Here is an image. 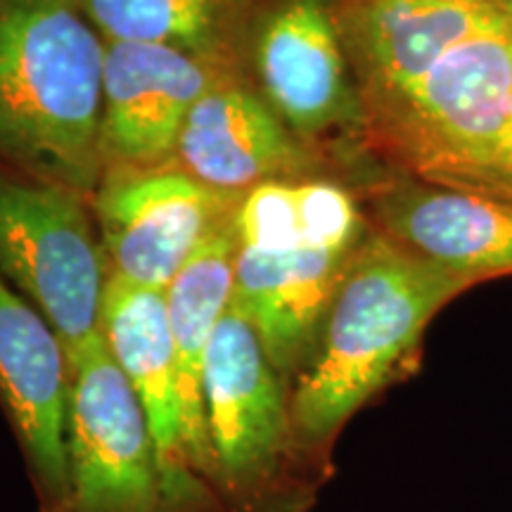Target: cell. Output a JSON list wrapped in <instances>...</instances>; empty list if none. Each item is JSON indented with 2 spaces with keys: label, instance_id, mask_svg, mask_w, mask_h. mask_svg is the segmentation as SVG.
Segmentation results:
<instances>
[{
  "label": "cell",
  "instance_id": "obj_15",
  "mask_svg": "<svg viewBox=\"0 0 512 512\" xmlns=\"http://www.w3.org/2000/svg\"><path fill=\"white\" fill-rule=\"evenodd\" d=\"M185 174L233 195L302 166L285 121L240 86H211L192 105L176 143Z\"/></svg>",
  "mask_w": 512,
  "mask_h": 512
},
{
  "label": "cell",
  "instance_id": "obj_4",
  "mask_svg": "<svg viewBox=\"0 0 512 512\" xmlns=\"http://www.w3.org/2000/svg\"><path fill=\"white\" fill-rule=\"evenodd\" d=\"M377 143L415 178L512 202V31L486 29L366 112Z\"/></svg>",
  "mask_w": 512,
  "mask_h": 512
},
{
  "label": "cell",
  "instance_id": "obj_11",
  "mask_svg": "<svg viewBox=\"0 0 512 512\" xmlns=\"http://www.w3.org/2000/svg\"><path fill=\"white\" fill-rule=\"evenodd\" d=\"M335 19L366 112L413 88L467 38L505 24L491 0H347Z\"/></svg>",
  "mask_w": 512,
  "mask_h": 512
},
{
  "label": "cell",
  "instance_id": "obj_8",
  "mask_svg": "<svg viewBox=\"0 0 512 512\" xmlns=\"http://www.w3.org/2000/svg\"><path fill=\"white\" fill-rule=\"evenodd\" d=\"M100 335L150 422L166 512H223L219 494L192 460L166 294L110 275Z\"/></svg>",
  "mask_w": 512,
  "mask_h": 512
},
{
  "label": "cell",
  "instance_id": "obj_12",
  "mask_svg": "<svg viewBox=\"0 0 512 512\" xmlns=\"http://www.w3.org/2000/svg\"><path fill=\"white\" fill-rule=\"evenodd\" d=\"M209 88V72L195 53L105 41V157L143 166L174 152L192 105Z\"/></svg>",
  "mask_w": 512,
  "mask_h": 512
},
{
  "label": "cell",
  "instance_id": "obj_13",
  "mask_svg": "<svg viewBox=\"0 0 512 512\" xmlns=\"http://www.w3.org/2000/svg\"><path fill=\"white\" fill-rule=\"evenodd\" d=\"M382 235L465 280L512 273V202L415 178L375 197Z\"/></svg>",
  "mask_w": 512,
  "mask_h": 512
},
{
  "label": "cell",
  "instance_id": "obj_6",
  "mask_svg": "<svg viewBox=\"0 0 512 512\" xmlns=\"http://www.w3.org/2000/svg\"><path fill=\"white\" fill-rule=\"evenodd\" d=\"M0 275L53 325L69 363L100 337L110 275L79 192L0 171Z\"/></svg>",
  "mask_w": 512,
  "mask_h": 512
},
{
  "label": "cell",
  "instance_id": "obj_1",
  "mask_svg": "<svg viewBox=\"0 0 512 512\" xmlns=\"http://www.w3.org/2000/svg\"><path fill=\"white\" fill-rule=\"evenodd\" d=\"M472 280L389 240H363L290 392L294 439L316 458L418 347L430 320Z\"/></svg>",
  "mask_w": 512,
  "mask_h": 512
},
{
  "label": "cell",
  "instance_id": "obj_7",
  "mask_svg": "<svg viewBox=\"0 0 512 512\" xmlns=\"http://www.w3.org/2000/svg\"><path fill=\"white\" fill-rule=\"evenodd\" d=\"M67 512H166L150 422L105 339L72 361Z\"/></svg>",
  "mask_w": 512,
  "mask_h": 512
},
{
  "label": "cell",
  "instance_id": "obj_10",
  "mask_svg": "<svg viewBox=\"0 0 512 512\" xmlns=\"http://www.w3.org/2000/svg\"><path fill=\"white\" fill-rule=\"evenodd\" d=\"M228 197L183 171H138L105 181L95 214L110 254V275L166 292L223 223Z\"/></svg>",
  "mask_w": 512,
  "mask_h": 512
},
{
  "label": "cell",
  "instance_id": "obj_5",
  "mask_svg": "<svg viewBox=\"0 0 512 512\" xmlns=\"http://www.w3.org/2000/svg\"><path fill=\"white\" fill-rule=\"evenodd\" d=\"M204 420L223 512H299L302 453L290 394L254 325L230 302L202 370Z\"/></svg>",
  "mask_w": 512,
  "mask_h": 512
},
{
  "label": "cell",
  "instance_id": "obj_16",
  "mask_svg": "<svg viewBox=\"0 0 512 512\" xmlns=\"http://www.w3.org/2000/svg\"><path fill=\"white\" fill-rule=\"evenodd\" d=\"M235 252H238V235H235V219H230V223H221L204 240V245L190 256L188 264L178 271L164 292L178 375H181L192 460L211 486H214V470H211L207 420H204L202 370L211 335L233 302Z\"/></svg>",
  "mask_w": 512,
  "mask_h": 512
},
{
  "label": "cell",
  "instance_id": "obj_14",
  "mask_svg": "<svg viewBox=\"0 0 512 512\" xmlns=\"http://www.w3.org/2000/svg\"><path fill=\"white\" fill-rule=\"evenodd\" d=\"M259 74L268 100L292 131H328L351 112L347 53L323 0H287L261 31Z\"/></svg>",
  "mask_w": 512,
  "mask_h": 512
},
{
  "label": "cell",
  "instance_id": "obj_2",
  "mask_svg": "<svg viewBox=\"0 0 512 512\" xmlns=\"http://www.w3.org/2000/svg\"><path fill=\"white\" fill-rule=\"evenodd\" d=\"M105 38L79 0H0V155L83 197L100 181Z\"/></svg>",
  "mask_w": 512,
  "mask_h": 512
},
{
  "label": "cell",
  "instance_id": "obj_9",
  "mask_svg": "<svg viewBox=\"0 0 512 512\" xmlns=\"http://www.w3.org/2000/svg\"><path fill=\"white\" fill-rule=\"evenodd\" d=\"M72 363L53 325L0 275V403L41 512H67Z\"/></svg>",
  "mask_w": 512,
  "mask_h": 512
},
{
  "label": "cell",
  "instance_id": "obj_18",
  "mask_svg": "<svg viewBox=\"0 0 512 512\" xmlns=\"http://www.w3.org/2000/svg\"><path fill=\"white\" fill-rule=\"evenodd\" d=\"M491 5H494L498 15L503 17V22L508 24V29L512 31V0H491Z\"/></svg>",
  "mask_w": 512,
  "mask_h": 512
},
{
  "label": "cell",
  "instance_id": "obj_17",
  "mask_svg": "<svg viewBox=\"0 0 512 512\" xmlns=\"http://www.w3.org/2000/svg\"><path fill=\"white\" fill-rule=\"evenodd\" d=\"M107 43L171 46L202 53L219 31L216 0H79Z\"/></svg>",
  "mask_w": 512,
  "mask_h": 512
},
{
  "label": "cell",
  "instance_id": "obj_3",
  "mask_svg": "<svg viewBox=\"0 0 512 512\" xmlns=\"http://www.w3.org/2000/svg\"><path fill=\"white\" fill-rule=\"evenodd\" d=\"M233 304L280 375H297L344 273L363 245V216L328 181H268L235 214Z\"/></svg>",
  "mask_w": 512,
  "mask_h": 512
}]
</instances>
